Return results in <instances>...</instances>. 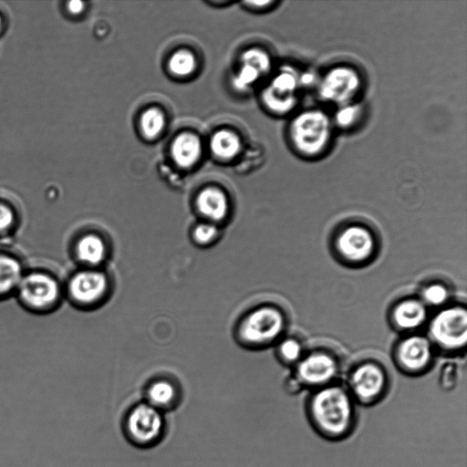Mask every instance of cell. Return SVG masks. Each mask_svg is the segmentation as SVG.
<instances>
[{
	"instance_id": "obj_16",
	"label": "cell",
	"mask_w": 467,
	"mask_h": 467,
	"mask_svg": "<svg viewBox=\"0 0 467 467\" xmlns=\"http://www.w3.org/2000/svg\"><path fill=\"white\" fill-rule=\"evenodd\" d=\"M150 405L159 410H170L176 401V391L172 384L165 380L156 381L147 390Z\"/></svg>"
},
{
	"instance_id": "obj_18",
	"label": "cell",
	"mask_w": 467,
	"mask_h": 467,
	"mask_svg": "<svg viewBox=\"0 0 467 467\" xmlns=\"http://www.w3.org/2000/svg\"><path fill=\"white\" fill-rule=\"evenodd\" d=\"M450 297L449 288L441 282H431L421 290L422 302L427 306H442Z\"/></svg>"
},
{
	"instance_id": "obj_2",
	"label": "cell",
	"mask_w": 467,
	"mask_h": 467,
	"mask_svg": "<svg viewBox=\"0 0 467 467\" xmlns=\"http://www.w3.org/2000/svg\"><path fill=\"white\" fill-rule=\"evenodd\" d=\"M16 292L26 308L48 312L57 306L62 288L56 273L37 267L26 269Z\"/></svg>"
},
{
	"instance_id": "obj_3",
	"label": "cell",
	"mask_w": 467,
	"mask_h": 467,
	"mask_svg": "<svg viewBox=\"0 0 467 467\" xmlns=\"http://www.w3.org/2000/svg\"><path fill=\"white\" fill-rule=\"evenodd\" d=\"M429 339L442 351L456 352L467 342V312L460 305L441 309L431 319Z\"/></svg>"
},
{
	"instance_id": "obj_6",
	"label": "cell",
	"mask_w": 467,
	"mask_h": 467,
	"mask_svg": "<svg viewBox=\"0 0 467 467\" xmlns=\"http://www.w3.org/2000/svg\"><path fill=\"white\" fill-rule=\"evenodd\" d=\"M285 316L274 306H263L252 311L241 327L242 337L248 343L264 345L277 339L285 331Z\"/></svg>"
},
{
	"instance_id": "obj_15",
	"label": "cell",
	"mask_w": 467,
	"mask_h": 467,
	"mask_svg": "<svg viewBox=\"0 0 467 467\" xmlns=\"http://www.w3.org/2000/svg\"><path fill=\"white\" fill-rule=\"evenodd\" d=\"M75 254L80 262L95 265L103 261L106 254V246L99 235L88 234L81 236L77 241Z\"/></svg>"
},
{
	"instance_id": "obj_5",
	"label": "cell",
	"mask_w": 467,
	"mask_h": 467,
	"mask_svg": "<svg viewBox=\"0 0 467 467\" xmlns=\"http://www.w3.org/2000/svg\"><path fill=\"white\" fill-rule=\"evenodd\" d=\"M334 247L345 263L362 265L372 260L378 249V240L368 225L349 223L337 230Z\"/></svg>"
},
{
	"instance_id": "obj_21",
	"label": "cell",
	"mask_w": 467,
	"mask_h": 467,
	"mask_svg": "<svg viewBox=\"0 0 467 467\" xmlns=\"http://www.w3.org/2000/svg\"><path fill=\"white\" fill-rule=\"evenodd\" d=\"M279 355L285 362L296 364L304 356L303 345L296 337H286L279 346Z\"/></svg>"
},
{
	"instance_id": "obj_14",
	"label": "cell",
	"mask_w": 467,
	"mask_h": 467,
	"mask_svg": "<svg viewBox=\"0 0 467 467\" xmlns=\"http://www.w3.org/2000/svg\"><path fill=\"white\" fill-rule=\"evenodd\" d=\"M201 151L202 145L199 138L190 133L179 135L171 147L175 162L185 168L191 167L198 161Z\"/></svg>"
},
{
	"instance_id": "obj_12",
	"label": "cell",
	"mask_w": 467,
	"mask_h": 467,
	"mask_svg": "<svg viewBox=\"0 0 467 467\" xmlns=\"http://www.w3.org/2000/svg\"><path fill=\"white\" fill-rule=\"evenodd\" d=\"M25 271L19 255L11 250L0 248V299L16 290Z\"/></svg>"
},
{
	"instance_id": "obj_17",
	"label": "cell",
	"mask_w": 467,
	"mask_h": 467,
	"mask_svg": "<svg viewBox=\"0 0 467 467\" xmlns=\"http://www.w3.org/2000/svg\"><path fill=\"white\" fill-rule=\"evenodd\" d=\"M238 137L228 130H219L212 138L211 147L216 156L222 159L234 157L240 150Z\"/></svg>"
},
{
	"instance_id": "obj_8",
	"label": "cell",
	"mask_w": 467,
	"mask_h": 467,
	"mask_svg": "<svg viewBox=\"0 0 467 467\" xmlns=\"http://www.w3.org/2000/svg\"><path fill=\"white\" fill-rule=\"evenodd\" d=\"M125 431L130 441L138 446H151L158 442L163 433L162 413L147 402L140 403L129 412Z\"/></svg>"
},
{
	"instance_id": "obj_26",
	"label": "cell",
	"mask_w": 467,
	"mask_h": 467,
	"mask_svg": "<svg viewBox=\"0 0 467 467\" xmlns=\"http://www.w3.org/2000/svg\"><path fill=\"white\" fill-rule=\"evenodd\" d=\"M217 235V227L211 223L198 224L193 231L194 240L202 244L212 242Z\"/></svg>"
},
{
	"instance_id": "obj_7",
	"label": "cell",
	"mask_w": 467,
	"mask_h": 467,
	"mask_svg": "<svg viewBox=\"0 0 467 467\" xmlns=\"http://www.w3.org/2000/svg\"><path fill=\"white\" fill-rule=\"evenodd\" d=\"M339 371L336 356L328 350H313L296 363L295 379L301 387L318 389L333 383Z\"/></svg>"
},
{
	"instance_id": "obj_1",
	"label": "cell",
	"mask_w": 467,
	"mask_h": 467,
	"mask_svg": "<svg viewBox=\"0 0 467 467\" xmlns=\"http://www.w3.org/2000/svg\"><path fill=\"white\" fill-rule=\"evenodd\" d=\"M306 411L314 430L327 440L346 439L357 425L356 401L346 387L334 382L314 390Z\"/></svg>"
},
{
	"instance_id": "obj_4",
	"label": "cell",
	"mask_w": 467,
	"mask_h": 467,
	"mask_svg": "<svg viewBox=\"0 0 467 467\" xmlns=\"http://www.w3.org/2000/svg\"><path fill=\"white\" fill-rule=\"evenodd\" d=\"M388 388V373L377 361L363 360L355 365L348 374L347 389L356 403L375 404L386 395Z\"/></svg>"
},
{
	"instance_id": "obj_27",
	"label": "cell",
	"mask_w": 467,
	"mask_h": 467,
	"mask_svg": "<svg viewBox=\"0 0 467 467\" xmlns=\"http://www.w3.org/2000/svg\"><path fill=\"white\" fill-rule=\"evenodd\" d=\"M67 8L71 14H79L84 9V3L78 0L69 1Z\"/></svg>"
},
{
	"instance_id": "obj_24",
	"label": "cell",
	"mask_w": 467,
	"mask_h": 467,
	"mask_svg": "<svg viewBox=\"0 0 467 467\" xmlns=\"http://www.w3.org/2000/svg\"><path fill=\"white\" fill-rule=\"evenodd\" d=\"M242 62L249 64L262 73H264L269 66V59L267 56L259 49H249L243 54Z\"/></svg>"
},
{
	"instance_id": "obj_13",
	"label": "cell",
	"mask_w": 467,
	"mask_h": 467,
	"mask_svg": "<svg viewBox=\"0 0 467 467\" xmlns=\"http://www.w3.org/2000/svg\"><path fill=\"white\" fill-rule=\"evenodd\" d=\"M196 204L200 213L212 221L223 220L228 211L224 193L214 188L202 191L197 197Z\"/></svg>"
},
{
	"instance_id": "obj_22",
	"label": "cell",
	"mask_w": 467,
	"mask_h": 467,
	"mask_svg": "<svg viewBox=\"0 0 467 467\" xmlns=\"http://www.w3.org/2000/svg\"><path fill=\"white\" fill-rule=\"evenodd\" d=\"M263 74L256 67L243 63L238 73L233 79L234 87L238 90H244L251 86Z\"/></svg>"
},
{
	"instance_id": "obj_19",
	"label": "cell",
	"mask_w": 467,
	"mask_h": 467,
	"mask_svg": "<svg viewBox=\"0 0 467 467\" xmlns=\"http://www.w3.org/2000/svg\"><path fill=\"white\" fill-rule=\"evenodd\" d=\"M163 114L157 109H150L140 119V127L144 135L149 139L157 137L164 127Z\"/></svg>"
},
{
	"instance_id": "obj_28",
	"label": "cell",
	"mask_w": 467,
	"mask_h": 467,
	"mask_svg": "<svg viewBox=\"0 0 467 467\" xmlns=\"http://www.w3.org/2000/svg\"><path fill=\"white\" fill-rule=\"evenodd\" d=\"M1 26H2V20H1V17H0V28H1Z\"/></svg>"
},
{
	"instance_id": "obj_23",
	"label": "cell",
	"mask_w": 467,
	"mask_h": 467,
	"mask_svg": "<svg viewBox=\"0 0 467 467\" xmlns=\"http://www.w3.org/2000/svg\"><path fill=\"white\" fill-rule=\"evenodd\" d=\"M19 223L18 214L13 207L0 202V236L12 234Z\"/></svg>"
},
{
	"instance_id": "obj_20",
	"label": "cell",
	"mask_w": 467,
	"mask_h": 467,
	"mask_svg": "<svg viewBox=\"0 0 467 467\" xmlns=\"http://www.w3.org/2000/svg\"><path fill=\"white\" fill-rule=\"evenodd\" d=\"M169 68L177 76H187L195 68L194 57L190 52L179 51L171 57Z\"/></svg>"
},
{
	"instance_id": "obj_9",
	"label": "cell",
	"mask_w": 467,
	"mask_h": 467,
	"mask_svg": "<svg viewBox=\"0 0 467 467\" xmlns=\"http://www.w3.org/2000/svg\"><path fill=\"white\" fill-rule=\"evenodd\" d=\"M432 346L429 337L421 335L402 338L394 351L398 367L407 374L418 375L425 372L433 359Z\"/></svg>"
},
{
	"instance_id": "obj_10",
	"label": "cell",
	"mask_w": 467,
	"mask_h": 467,
	"mask_svg": "<svg viewBox=\"0 0 467 467\" xmlns=\"http://www.w3.org/2000/svg\"><path fill=\"white\" fill-rule=\"evenodd\" d=\"M107 286L104 274L94 270H82L72 275L67 288L73 301L88 305L99 300L106 292Z\"/></svg>"
},
{
	"instance_id": "obj_25",
	"label": "cell",
	"mask_w": 467,
	"mask_h": 467,
	"mask_svg": "<svg viewBox=\"0 0 467 467\" xmlns=\"http://www.w3.org/2000/svg\"><path fill=\"white\" fill-rule=\"evenodd\" d=\"M458 368L456 364H444L440 377V383L443 389L451 390L458 382Z\"/></svg>"
},
{
	"instance_id": "obj_11",
	"label": "cell",
	"mask_w": 467,
	"mask_h": 467,
	"mask_svg": "<svg viewBox=\"0 0 467 467\" xmlns=\"http://www.w3.org/2000/svg\"><path fill=\"white\" fill-rule=\"evenodd\" d=\"M390 317L397 329L411 331L426 321L427 307L420 298H403L392 307Z\"/></svg>"
}]
</instances>
